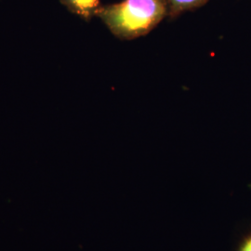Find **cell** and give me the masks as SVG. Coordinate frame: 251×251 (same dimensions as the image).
Segmentation results:
<instances>
[{"instance_id": "1", "label": "cell", "mask_w": 251, "mask_h": 251, "mask_svg": "<svg viewBox=\"0 0 251 251\" xmlns=\"http://www.w3.org/2000/svg\"><path fill=\"white\" fill-rule=\"evenodd\" d=\"M167 15L166 0H123L100 7L96 13L112 34L123 40L147 35Z\"/></svg>"}, {"instance_id": "2", "label": "cell", "mask_w": 251, "mask_h": 251, "mask_svg": "<svg viewBox=\"0 0 251 251\" xmlns=\"http://www.w3.org/2000/svg\"><path fill=\"white\" fill-rule=\"evenodd\" d=\"M64 6L87 21L96 16L100 0H61Z\"/></svg>"}, {"instance_id": "3", "label": "cell", "mask_w": 251, "mask_h": 251, "mask_svg": "<svg viewBox=\"0 0 251 251\" xmlns=\"http://www.w3.org/2000/svg\"><path fill=\"white\" fill-rule=\"evenodd\" d=\"M168 5V15L171 18L179 16L184 11L198 9L206 4L208 0H166Z\"/></svg>"}, {"instance_id": "4", "label": "cell", "mask_w": 251, "mask_h": 251, "mask_svg": "<svg viewBox=\"0 0 251 251\" xmlns=\"http://www.w3.org/2000/svg\"><path fill=\"white\" fill-rule=\"evenodd\" d=\"M240 251H251V236L247 238L245 242L243 243Z\"/></svg>"}]
</instances>
